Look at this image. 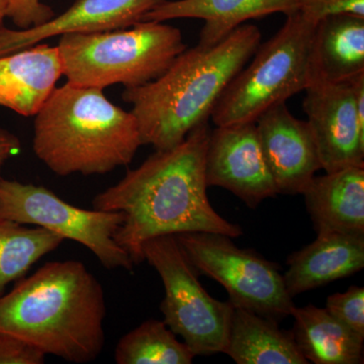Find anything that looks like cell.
Masks as SVG:
<instances>
[{
  "label": "cell",
  "mask_w": 364,
  "mask_h": 364,
  "mask_svg": "<svg viewBox=\"0 0 364 364\" xmlns=\"http://www.w3.org/2000/svg\"><path fill=\"white\" fill-rule=\"evenodd\" d=\"M210 131L208 123L200 124L176 147L156 150L93 200L95 210L124 215L114 240L134 265L143 262L144 244L155 237L208 232L237 238L243 234L208 200L205 158Z\"/></svg>",
  "instance_id": "1"
},
{
  "label": "cell",
  "mask_w": 364,
  "mask_h": 364,
  "mask_svg": "<svg viewBox=\"0 0 364 364\" xmlns=\"http://www.w3.org/2000/svg\"><path fill=\"white\" fill-rule=\"evenodd\" d=\"M105 316L102 284L80 261L46 263L0 296V333L69 363L100 356Z\"/></svg>",
  "instance_id": "2"
},
{
  "label": "cell",
  "mask_w": 364,
  "mask_h": 364,
  "mask_svg": "<svg viewBox=\"0 0 364 364\" xmlns=\"http://www.w3.org/2000/svg\"><path fill=\"white\" fill-rule=\"evenodd\" d=\"M260 42L259 28L243 23L219 44L184 50L147 85L124 88L122 97L133 105L142 145L170 149L208 123L223 92Z\"/></svg>",
  "instance_id": "3"
},
{
  "label": "cell",
  "mask_w": 364,
  "mask_h": 364,
  "mask_svg": "<svg viewBox=\"0 0 364 364\" xmlns=\"http://www.w3.org/2000/svg\"><path fill=\"white\" fill-rule=\"evenodd\" d=\"M142 146L138 121L104 90L67 82L35 116L36 156L59 176L105 174L127 166Z\"/></svg>",
  "instance_id": "4"
},
{
  "label": "cell",
  "mask_w": 364,
  "mask_h": 364,
  "mask_svg": "<svg viewBox=\"0 0 364 364\" xmlns=\"http://www.w3.org/2000/svg\"><path fill=\"white\" fill-rule=\"evenodd\" d=\"M57 47L67 82L100 90L147 85L186 49L181 30L154 21L107 32L64 33Z\"/></svg>",
  "instance_id": "5"
},
{
  "label": "cell",
  "mask_w": 364,
  "mask_h": 364,
  "mask_svg": "<svg viewBox=\"0 0 364 364\" xmlns=\"http://www.w3.org/2000/svg\"><path fill=\"white\" fill-rule=\"evenodd\" d=\"M282 28L258 46L223 92L212 112L215 126L256 122L273 105L305 91L312 78L316 26L299 11L287 16Z\"/></svg>",
  "instance_id": "6"
},
{
  "label": "cell",
  "mask_w": 364,
  "mask_h": 364,
  "mask_svg": "<svg viewBox=\"0 0 364 364\" xmlns=\"http://www.w3.org/2000/svg\"><path fill=\"white\" fill-rule=\"evenodd\" d=\"M143 257L161 277L165 296L160 309L167 327L182 337L196 356L224 353L234 306L203 289L176 235L146 242Z\"/></svg>",
  "instance_id": "7"
},
{
  "label": "cell",
  "mask_w": 364,
  "mask_h": 364,
  "mask_svg": "<svg viewBox=\"0 0 364 364\" xmlns=\"http://www.w3.org/2000/svg\"><path fill=\"white\" fill-rule=\"evenodd\" d=\"M176 237L198 274L220 282L234 308L277 322L291 316L294 304L279 265L255 251L239 248L226 235L193 232Z\"/></svg>",
  "instance_id": "8"
},
{
  "label": "cell",
  "mask_w": 364,
  "mask_h": 364,
  "mask_svg": "<svg viewBox=\"0 0 364 364\" xmlns=\"http://www.w3.org/2000/svg\"><path fill=\"white\" fill-rule=\"evenodd\" d=\"M0 218L44 228L64 240L77 242L107 269L133 270L128 252L114 240L124 220L121 212L83 210L64 202L44 186L0 176Z\"/></svg>",
  "instance_id": "9"
},
{
  "label": "cell",
  "mask_w": 364,
  "mask_h": 364,
  "mask_svg": "<svg viewBox=\"0 0 364 364\" xmlns=\"http://www.w3.org/2000/svg\"><path fill=\"white\" fill-rule=\"evenodd\" d=\"M303 109L326 173L364 167V128L358 121L351 80L312 78Z\"/></svg>",
  "instance_id": "10"
},
{
  "label": "cell",
  "mask_w": 364,
  "mask_h": 364,
  "mask_svg": "<svg viewBox=\"0 0 364 364\" xmlns=\"http://www.w3.org/2000/svg\"><path fill=\"white\" fill-rule=\"evenodd\" d=\"M208 186L231 191L247 207L279 195L259 142L255 122L210 131L205 158Z\"/></svg>",
  "instance_id": "11"
},
{
  "label": "cell",
  "mask_w": 364,
  "mask_h": 364,
  "mask_svg": "<svg viewBox=\"0 0 364 364\" xmlns=\"http://www.w3.org/2000/svg\"><path fill=\"white\" fill-rule=\"evenodd\" d=\"M255 123L277 193L301 195L322 169L308 122L294 117L282 102L263 112Z\"/></svg>",
  "instance_id": "12"
},
{
  "label": "cell",
  "mask_w": 364,
  "mask_h": 364,
  "mask_svg": "<svg viewBox=\"0 0 364 364\" xmlns=\"http://www.w3.org/2000/svg\"><path fill=\"white\" fill-rule=\"evenodd\" d=\"M166 0H75L60 16L26 30L0 26V56L68 33H95L131 28Z\"/></svg>",
  "instance_id": "13"
},
{
  "label": "cell",
  "mask_w": 364,
  "mask_h": 364,
  "mask_svg": "<svg viewBox=\"0 0 364 364\" xmlns=\"http://www.w3.org/2000/svg\"><path fill=\"white\" fill-rule=\"evenodd\" d=\"M62 76L58 47L38 43L0 56V107L20 116L35 117Z\"/></svg>",
  "instance_id": "14"
},
{
  "label": "cell",
  "mask_w": 364,
  "mask_h": 364,
  "mask_svg": "<svg viewBox=\"0 0 364 364\" xmlns=\"http://www.w3.org/2000/svg\"><path fill=\"white\" fill-rule=\"evenodd\" d=\"M284 286L291 299L350 277L364 267V235L317 234L313 243L287 259Z\"/></svg>",
  "instance_id": "15"
},
{
  "label": "cell",
  "mask_w": 364,
  "mask_h": 364,
  "mask_svg": "<svg viewBox=\"0 0 364 364\" xmlns=\"http://www.w3.org/2000/svg\"><path fill=\"white\" fill-rule=\"evenodd\" d=\"M298 9L299 0H166L143 21L200 18L205 26L198 45L208 48L219 44L245 21L277 13L289 16Z\"/></svg>",
  "instance_id": "16"
},
{
  "label": "cell",
  "mask_w": 364,
  "mask_h": 364,
  "mask_svg": "<svg viewBox=\"0 0 364 364\" xmlns=\"http://www.w3.org/2000/svg\"><path fill=\"white\" fill-rule=\"evenodd\" d=\"M301 195L316 233L364 235V167L315 176Z\"/></svg>",
  "instance_id": "17"
},
{
  "label": "cell",
  "mask_w": 364,
  "mask_h": 364,
  "mask_svg": "<svg viewBox=\"0 0 364 364\" xmlns=\"http://www.w3.org/2000/svg\"><path fill=\"white\" fill-rule=\"evenodd\" d=\"M224 353L238 364H308L291 331L279 322L234 308Z\"/></svg>",
  "instance_id": "18"
},
{
  "label": "cell",
  "mask_w": 364,
  "mask_h": 364,
  "mask_svg": "<svg viewBox=\"0 0 364 364\" xmlns=\"http://www.w3.org/2000/svg\"><path fill=\"white\" fill-rule=\"evenodd\" d=\"M363 72L364 18L337 14L318 21L314 33L312 78L344 81Z\"/></svg>",
  "instance_id": "19"
},
{
  "label": "cell",
  "mask_w": 364,
  "mask_h": 364,
  "mask_svg": "<svg viewBox=\"0 0 364 364\" xmlns=\"http://www.w3.org/2000/svg\"><path fill=\"white\" fill-rule=\"evenodd\" d=\"M291 330L299 351L309 363H363L364 339L345 327L325 308L294 306Z\"/></svg>",
  "instance_id": "20"
},
{
  "label": "cell",
  "mask_w": 364,
  "mask_h": 364,
  "mask_svg": "<svg viewBox=\"0 0 364 364\" xmlns=\"http://www.w3.org/2000/svg\"><path fill=\"white\" fill-rule=\"evenodd\" d=\"M63 241L44 228H28L0 218V296L11 282L23 279L37 261Z\"/></svg>",
  "instance_id": "21"
},
{
  "label": "cell",
  "mask_w": 364,
  "mask_h": 364,
  "mask_svg": "<svg viewBox=\"0 0 364 364\" xmlns=\"http://www.w3.org/2000/svg\"><path fill=\"white\" fill-rule=\"evenodd\" d=\"M195 353L179 341L164 321H145L119 340L114 350L117 364H191Z\"/></svg>",
  "instance_id": "22"
},
{
  "label": "cell",
  "mask_w": 364,
  "mask_h": 364,
  "mask_svg": "<svg viewBox=\"0 0 364 364\" xmlns=\"http://www.w3.org/2000/svg\"><path fill=\"white\" fill-rule=\"evenodd\" d=\"M326 310L345 327L364 339V289L350 287L345 293L328 296Z\"/></svg>",
  "instance_id": "23"
},
{
  "label": "cell",
  "mask_w": 364,
  "mask_h": 364,
  "mask_svg": "<svg viewBox=\"0 0 364 364\" xmlns=\"http://www.w3.org/2000/svg\"><path fill=\"white\" fill-rule=\"evenodd\" d=\"M298 11L314 23L337 14H354L364 18V0H299Z\"/></svg>",
  "instance_id": "24"
},
{
  "label": "cell",
  "mask_w": 364,
  "mask_h": 364,
  "mask_svg": "<svg viewBox=\"0 0 364 364\" xmlns=\"http://www.w3.org/2000/svg\"><path fill=\"white\" fill-rule=\"evenodd\" d=\"M55 16L52 7L43 4L42 0H9L6 18L18 30H26L43 25Z\"/></svg>",
  "instance_id": "25"
},
{
  "label": "cell",
  "mask_w": 364,
  "mask_h": 364,
  "mask_svg": "<svg viewBox=\"0 0 364 364\" xmlns=\"http://www.w3.org/2000/svg\"><path fill=\"white\" fill-rule=\"evenodd\" d=\"M46 355L23 340L0 333V364H43Z\"/></svg>",
  "instance_id": "26"
},
{
  "label": "cell",
  "mask_w": 364,
  "mask_h": 364,
  "mask_svg": "<svg viewBox=\"0 0 364 364\" xmlns=\"http://www.w3.org/2000/svg\"><path fill=\"white\" fill-rule=\"evenodd\" d=\"M21 148L20 139L11 132L0 128V167L9 158L16 156Z\"/></svg>",
  "instance_id": "27"
},
{
  "label": "cell",
  "mask_w": 364,
  "mask_h": 364,
  "mask_svg": "<svg viewBox=\"0 0 364 364\" xmlns=\"http://www.w3.org/2000/svg\"><path fill=\"white\" fill-rule=\"evenodd\" d=\"M9 0H0V26H4V18H6Z\"/></svg>",
  "instance_id": "28"
},
{
  "label": "cell",
  "mask_w": 364,
  "mask_h": 364,
  "mask_svg": "<svg viewBox=\"0 0 364 364\" xmlns=\"http://www.w3.org/2000/svg\"><path fill=\"white\" fill-rule=\"evenodd\" d=\"M0 168H1V167H0Z\"/></svg>",
  "instance_id": "29"
}]
</instances>
